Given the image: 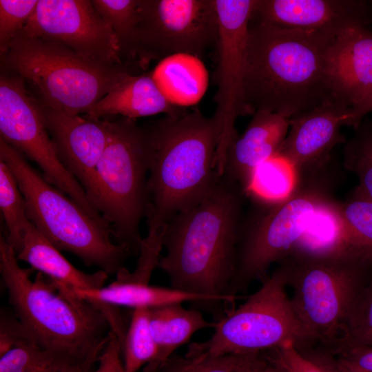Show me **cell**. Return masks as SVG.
<instances>
[{
	"label": "cell",
	"instance_id": "7a4b0ae2",
	"mask_svg": "<svg viewBox=\"0 0 372 372\" xmlns=\"http://www.w3.org/2000/svg\"><path fill=\"white\" fill-rule=\"evenodd\" d=\"M244 196L237 184L219 176L199 203L167 223L165 254L157 267L171 287L204 296L214 307L222 304L225 314L236 308L227 291L245 216Z\"/></svg>",
	"mask_w": 372,
	"mask_h": 372
},
{
	"label": "cell",
	"instance_id": "74e56055",
	"mask_svg": "<svg viewBox=\"0 0 372 372\" xmlns=\"http://www.w3.org/2000/svg\"><path fill=\"white\" fill-rule=\"evenodd\" d=\"M93 372H124L122 343L112 331L109 332L105 345L99 356L97 367Z\"/></svg>",
	"mask_w": 372,
	"mask_h": 372
},
{
	"label": "cell",
	"instance_id": "d6986e66",
	"mask_svg": "<svg viewBox=\"0 0 372 372\" xmlns=\"http://www.w3.org/2000/svg\"><path fill=\"white\" fill-rule=\"evenodd\" d=\"M333 66L337 97L352 107L372 85V26L353 25L337 36Z\"/></svg>",
	"mask_w": 372,
	"mask_h": 372
},
{
	"label": "cell",
	"instance_id": "7c38bea8",
	"mask_svg": "<svg viewBox=\"0 0 372 372\" xmlns=\"http://www.w3.org/2000/svg\"><path fill=\"white\" fill-rule=\"evenodd\" d=\"M0 139L34 162L45 179L72 198L87 214L97 211L77 180L60 161L45 127L39 103L21 77L0 76Z\"/></svg>",
	"mask_w": 372,
	"mask_h": 372
},
{
	"label": "cell",
	"instance_id": "1f68e13d",
	"mask_svg": "<svg viewBox=\"0 0 372 372\" xmlns=\"http://www.w3.org/2000/svg\"><path fill=\"white\" fill-rule=\"evenodd\" d=\"M344 143L343 165L358 180L357 187L372 199V119L366 116Z\"/></svg>",
	"mask_w": 372,
	"mask_h": 372
},
{
	"label": "cell",
	"instance_id": "ba28073f",
	"mask_svg": "<svg viewBox=\"0 0 372 372\" xmlns=\"http://www.w3.org/2000/svg\"><path fill=\"white\" fill-rule=\"evenodd\" d=\"M1 60L3 73L23 79L39 103L76 114H86L130 71L125 65H99L59 43L21 35Z\"/></svg>",
	"mask_w": 372,
	"mask_h": 372
},
{
	"label": "cell",
	"instance_id": "30bf717a",
	"mask_svg": "<svg viewBox=\"0 0 372 372\" xmlns=\"http://www.w3.org/2000/svg\"><path fill=\"white\" fill-rule=\"evenodd\" d=\"M261 283L243 304L216 321L210 338L189 344L186 354H258L291 343L307 347L280 266Z\"/></svg>",
	"mask_w": 372,
	"mask_h": 372
},
{
	"label": "cell",
	"instance_id": "8fae6325",
	"mask_svg": "<svg viewBox=\"0 0 372 372\" xmlns=\"http://www.w3.org/2000/svg\"><path fill=\"white\" fill-rule=\"evenodd\" d=\"M218 18L215 0H138L136 63L176 54L202 56L216 47Z\"/></svg>",
	"mask_w": 372,
	"mask_h": 372
},
{
	"label": "cell",
	"instance_id": "ee69618b",
	"mask_svg": "<svg viewBox=\"0 0 372 372\" xmlns=\"http://www.w3.org/2000/svg\"><path fill=\"white\" fill-rule=\"evenodd\" d=\"M333 361L336 366L342 370L343 372H368L363 370H361L360 369L347 365L346 364H344L340 361H338L335 358L333 357Z\"/></svg>",
	"mask_w": 372,
	"mask_h": 372
},
{
	"label": "cell",
	"instance_id": "bcb514c9",
	"mask_svg": "<svg viewBox=\"0 0 372 372\" xmlns=\"http://www.w3.org/2000/svg\"><path fill=\"white\" fill-rule=\"evenodd\" d=\"M144 372V371H143Z\"/></svg>",
	"mask_w": 372,
	"mask_h": 372
},
{
	"label": "cell",
	"instance_id": "83f0119b",
	"mask_svg": "<svg viewBox=\"0 0 372 372\" xmlns=\"http://www.w3.org/2000/svg\"><path fill=\"white\" fill-rule=\"evenodd\" d=\"M118 41L124 63L136 62L138 0H92Z\"/></svg>",
	"mask_w": 372,
	"mask_h": 372
},
{
	"label": "cell",
	"instance_id": "603a6c76",
	"mask_svg": "<svg viewBox=\"0 0 372 372\" xmlns=\"http://www.w3.org/2000/svg\"><path fill=\"white\" fill-rule=\"evenodd\" d=\"M149 324L158 349L156 360L143 369L156 372L158 368L193 335L203 329L213 328L216 321L207 320L198 309H186L182 304H174L149 309Z\"/></svg>",
	"mask_w": 372,
	"mask_h": 372
},
{
	"label": "cell",
	"instance_id": "7bdbcfd3",
	"mask_svg": "<svg viewBox=\"0 0 372 372\" xmlns=\"http://www.w3.org/2000/svg\"><path fill=\"white\" fill-rule=\"evenodd\" d=\"M261 372H282L273 362L269 360L264 354L261 365Z\"/></svg>",
	"mask_w": 372,
	"mask_h": 372
},
{
	"label": "cell",
	"instance_id": "52a82bcc",
	"mask_svg": "<svg viewBox=\"0 0 372 372\" xmlns=\"http://www.w3.org/2000/svg\"><path fill=\"white\" fill-rule=\"evenodd\" d=\"M105 119V148L85 191L116 242L138 254L143 240L139 225L149 207L146 133L136 119Z\"/></svg>",
	"mask_w": 372,
	"mask_h": 372
},
{
	"label": "cell",
	"instance_id": "7402d4cb",
	"mask_svg": "<svg viewBox=\"0 0 372 372\" xmlns=\"http://www.w3.org/2000/svg\"><path fill=\"white\" fill-rule=\"evenodd\" d=\"M14 253L18 260L28 263L67 291L101 288L108 277L102 270L90 274L76 268L33 225Z\"/></svg>",
	"mask_w": 372,
	"mask_h": 372
},
{
	"label": "cell",
	"instance_id": "4dcf8cb0",
	"mask_svg": "<svg viewBox=\"0 0 372 372\" xmlns=\"http://www.w3.org/2000/svg\"><path fill=\"white\" fill-rule=\"evenodd\" d=\"M83 362H72L28 341L0 356V372H72Z\"/></svg>",
	"mask_w": 372,
	"mask_h": 372
},
{
	"label": "cell",
	"instance_id": "ffe728a7",
	"mask_svg": "<svg viewBox=\"0 0 372 372\" xmlns=\"http://www.w3.org/2000/svg\"><path fill=\"white\" fill-rule=\"evenodd\" d=\"M187 110L170 103L161 93L152 73L126 72L85 116L101 119L110 116L136 119L161 113L176 116Z\"/></svg>",
	"mask_w": 372,
	"mask_h": 372
},
{
	"label": "cell",
	"instance_id": "4316f807",
	"mask_svg": "<svg viewBox=\"0 0 372 372\" xmlns=\"http://www.w3.org/2000/svg\"><path fill=\"white\" fill-rule=\"evenodd\" d=\"M0 208L6 228V242L16 251L32 225L25 198L13 173L0 160Z\"/></svg>",
	"mask_w": 372,
	"mask_h": 372
},
{
	"label": "cell",
	"instance_id": "44dd1931",
	"mask_svg": "<svg viewBox=\"0 0 372 372\" xmlns=\"http://www.w3.org/2000/svg\"><path fill=\"white\" fill-rule=\"evenodd\" d=\"M71 294L92 303L136 309H154L174 304L193 302L211 311L214 307L207 298L172 287H163L117 278L107 287L70 290Z\"/></svg>",
	"mask_w": 372,
	"mask_h": 372
},
{
	"label": "cell",
	"instance_id": "ab89813d",
	"mask_svg": "<svg viewBox=\"0 0 372 372\" xmlns=\"http://www.w3.org/2000/svg\"><path fill=\"white\" fill-rule=\"evenodd\" d=\"M372 112V85L364 98L351 108V117L348 126L355 129L362 121Z\"/></svg>",
	"mask_w": 372,
	"mask_h": 372
},
{
	"label": "cell",
	"instance_id": "836d02e7",
	"mask_svg": "<svg viewBox=\"0 0 372 372\" xmlns=\"http://www.w3.org/2000/svg\"><path fill=\"white\" fill-rule=\"evenodd\" d=\"M356 346L372 347V270L352 306L340 341L330 353Z\"/></svg>",
	"mask_w": 372,
	"mask_h": 372
},
{
	"label": "cell",
	"instance_id": "f35d334b",
	"mask_svg": "<svg viewBox=\"0 0 372 372\" xmlns=\"http://www.w3.org/2000/svg\"><path fill=\"white\" fill-rule=\"evenodd\" d=\"M333 355H337L336 359L344 364L372 372V347H351Z\"/></svg>",
	"mask_w": 372,
	"mask_h": 372
},
{
	"label": "cell",
	"instance_id": "8d00e7d4",
	"mask_svg": "<svg viewBox=\"0 0 372 372\" xmlns=\"http://www.w3.org/2000/svg\"><path fill=\"white\" fill-rule=\"evenodd\" d=\"M0 324V356L19 344L32 341L17 318L1 313Z\"/></svg>",
	"mask_w": 372,
	"mask_h": 372
},
{
	"label": "cell",
	"instance_id": "5b68a950",
	"mask_svg": "<svg viewBox=\"0 0 372 372\" xmlns=\"http://www.w3.org/2000/svg\"><path fill=\"white\" fill-rule=\"evenodd\" d=\"M309 346L331 351L372 270V258L350 247L322 254L291 252L278 263Z\"/></svg>",
	"mask_w": 372,
	"mask_h": 372
},
{
	"label": "cell",
	"instance_id": "d6a6232c",
	"mask_svg": "<svg viewBox=\"0 0 372 372\" xmlns=\"http://www.w3.org/2000/svg\"><path fill=\"white\" fill-rule=\"evenodd\" d=\"M340 207L350 246L372 258V199L356 187Z\"/></svg>",
	"mask_w": 372,
	"mask_h": 372
},
{
	"label": "cell",
	"instance_id": "6da1fadb",
	"mask_svg": "<svg viewBox=\"0 0 372 372\" xmlns=\"http://www.w3.org/2000/svg\"><path fill=\"white\" fill-rule=\"evenodd\" d=\"M337 36L249 21L243 83L249 114L265 111L291 118L338 99Z\"/></svg>",
	"mask_w": 372,
	"mask_h": 372
},
{
	"label": "cell",
	"instance_id": "e0dca14e",
	"mask_svg": "<svg viewBox=\"0 0 372 372\" xmlns=\"http://www.w3.org/2000/svg\"><path fill=\"white\" fill-rule=\"evenodd\" d=\"M38 103L60 161L85 190L105 148L106 119L81 116Z\"/></svg>",
	"mask_w": 372,
	"mask_h": 372
},
{
	"label": "cell",
	"instance_id": "f1b7e54d",
	"mask_svg": "<svg viewBox=\"0 0 372 372\" xmlns=\"http://www.w3.org/2000/svg\"><path fill=\"white\" fill-rule=\"evenodd\" d=\"M260 360L261 353L172 355L156 372H253Z\"/></svg>",
	"mask_w": 372,
	"mask_h": 372
},
{
	"label": "cell",
	"instance_id": "7dc6e473",
	"mask_svg": "<svg viewBox=\"0 0 372 372\" xmlns=\"http://www.w3.org/2000/svg\"><path fill=\"white\" fill-rule=\"evenodd\" d=\"M372 119V118H371Z\"/></svg>",
	"mask_w": 372,
	"mask_h": 372
},
{
	"label": "cell",
	"instance_id": "5bb4252c",
	"mask_svg": "<svg viewBox=\"0 0 372 372\" xmlns=\"http://www.w3.org/2000/svg\"><path fill=\"white\" fill-rule=\"evenodd\" d=\"M19 35L59 43L99 65H126L114 32L90 0H39Z\"/></svg>",
	"mask_w": 372,
	"mask_h": 372
},
{
	"label": "cell",
	"instance_id": "277c9868",
	"mask_svg": "<svg viewBox=\"0 0 372 372\" xmlns=\"http://www.w3.org/2000/svg\"><path fill=\"white\" fill-rule=\"evenodd\" d=\"M148 146L147 222L165 224L199 203L218 178V129L198 108L143 125Z\"/></svg>",
	"mask_w": 372,
	"mask_h": 372
},
{
	"label": "cell",
	"instance_id": "d4e9b609",
	"mask_svg": "<svg viewBox=\"0 0 372 372\" xmlns=\"http://www.w3.org/2000/svg\"><path fill=\"white\" fill-rule=\"evenodd\" d=\"M349 247L340 203L330 196L317 207L291 252L322 254Z\"/></svg>",
	"mask_w": 372,
	"mask_h": 372
},
{
	"label": "cell",
	"instance_id": "9a60e30c",
	"mask_svg": "<svg viewBox=\"0 0 372 372\" xmlns=\"http://www.w3.org/2000/svg\"><path fill=\"white\" fill-rule=\"evenodd\" d=\"M351 108L335 99L293 116L278 154L288 160L299 176L324 170L333 148L347 141L341 127L348 126Z\"/></svg>",
	"mask_w": 372,
	"mask_h": 372
},
{
	"label": "cell",
	"instance_id": "f6af8a7d",
	"mask_svg": "<svg viewBox=\"0 0 372 372\" xmlns=\"http://www.w3.org/2000/svg\"><path fill=\"white\" fill-rule=\"evenodd\" d=\"M261 365H262V356H261V360L259 365L253 372H261Z\"/></svg>",
	"mask_w": 372,
	"mask_h": 372
},
{
	"label": "cell",
	"instance_id": "4fadbf2b",
	"mask_svg": "<svg viewBox=\"0 0 372 372\" xmlns=\"http://www.w3.org/2000/svg\"><path fill=\"white\" fill-rule=\"evenodd\" d=\"M255 0H215L218 18L216 72V109L213 117L218 138L215 167L223 176L227 149L239 136L235 127L238 117L249 115L244 98L247 43Z\"/></svg>",
	"mask_w": 372,
	"mask_h": 372
},
{
	"label": "cell",
	"instance_id": "484cf974",
	"mask_svg": "<svg viewBox=\"0 0 372 372\" xmlns=\"http://www.w3.org/2000/svg\"><path fill=\"white\" fill-rule=\"evenodd\" d=\"M300 181L296 167L279 154L269 158L254 172L245 194L254 200L275 203L288 198Z\"/></svg>",
	"mask_w": 372,
	"mask_h": 372
},
{
	"label": "cell",
	"instance_id": "d590c367",
	"mask_svg": "<svg viewBox=\"0 0 372 372\" xmlns=\"http://www.w3.org/2000/svg\"><path fill=\"white\" fill-rule=\"evenodd\" d=\"M262 353L282 372H327L304 355L293 343Z\"/></svg>",
	"mask_w": 372,
	"mask_h": 372
},
{
	"label": "cell",
	"instance_id": "60d3db41",
	"mask_svg": "<svg viewBox=\"0 0 372 372\" xmlns=\"http://www.w3.org/2000/svg\"><path fill=\"white\" fill-rule=\"evenodd\" d=\"M307 357L327 372H343L336 366L332 356L327 351L319 349L313 350L308 353Z\"/></svg>",
	"mask_w": 372,
	"mask_h": 372
},
{
	"label": "cell",
	"instance_id": "b9f144b4",
	"mask_svg": "<svg viewBox=\"0 0 372 372\" xmlns=\"http://www.w3.org/2000/svg\"><path fill=\"white\" fill-rule=\"evenodd\" d=\"M101 352L95 353L90 356L87 360L82 363L76 370L72 372H93L94 365L97 362L99 355Z\"/></svg>",
	"mask_w": 372,
	"mask_h": 372
},
{
	"label": "cell",
	"instance_id": "3957f363",
	"mask_svg": "<svg viewBox=\"0 0 372 372\" xmlns=\"http://www.w3.org/2000/svg\"><path fill=\"white\" fill-rule=\"evenodd\" d=\"M13 249L0 238V273L17 318L40 348L74 363L101 352L113 306L79 299L38 272L23 269Z\"/></svg>",
	"mask_w": 372,
	"mask_h": 372
},
{
	"label": "cell",
	"instance_id": "f546056e",
	"mask_svg": "<svg viewBox=\"0 0 372 372\" xmlns=\"http://www.w3.org/2000/svg\"><path fill=\"white\" fill-rule=\"evenodd\" d=\"M158 349L154 340L147 309H134L122 344L124 372H138L143 366L154 362Z\"/></svg>",
	"mask_w": 372,
	"mask_h": 372
},
{
	"label": "cell",
	"instance_id": "e575fe53",
	"mask_svg": "<svg viewBox=\"0 0 372 372\" xmlns=\"http://www.w3.org/2000/svg\"><path fill=\"white\" fill-rule=\"evenodd\" d=\"M38 0H0V52L2 56L34 12Z\"/></svg>",
	"mask_w": 372,
	"mask_h": 372
},
{
	"label": "cell",
	"instance_id": "8992f818",
	"mask_svg": "<svg viewBox=\"0 0 372 372\" xmlns=\"http://www.w3.org/2000/svg\"><path fill=\"white\" fill-rule=\"evenodd\" d=\"M0 160L10 169L36 229L59 251L79 258L108 275L125 268L133 254L112 240L110 230L87 214L72 198L48 183L19 151L0 139Z\"/></svg>",
	"mask_w": 372,
	"mask_h": 372
},
{
	"label": "cell",
	"instance_id": "9c48e42d",
	"mask_svg": "<svg viewBox=\"0 0 372 372\" xmlns=\"http://www.w3.org/2000/svg\"><path fill=\"white\" fill-rule=\"evenodd\" d=\"M324 172L300 176L295 192L282 201L254 200L241 224L229 297L236 300L251 283L264 281L271 266L294 249L317 207L331 196Z\"/></svg>",
	"mask_w": 372,
	"mask_h": 372
},
{
	"label": "cell",
	"instance_id": "ac0fdd59",
	"mask_svg": "<svg viewBox=\"0 0 372 372\" xmlns=\"http://www.w3.org/2000/svg\"><path fill=\"white\" fill-rule=\"evenodd\" d=\"M289 126L287 117L256 112L244 133L229 147L223 176L245 193L256 167L278 154Z\"/></svg>",
	"mask_w": 372,
	"mask_h": 372
},
{
	"label": "cell",
	"instance_id": "cb8c5ba5",
	"mask_svg": "<svg viewBox=\"0 0 372 372\" xmlns=\"http://www.w3.org/2000/svg\"><path fill=\"white\" fill-rule=\"evenodd\" d=\"M152 75L166 99L185 107L198 103L208 87V72L200 58L176 54L160 61Z\"/></svg>",
	"mask_w": 372,
	"mask_h": 372
},
{
	"label": "cell",
	"instance_id": "2e32d148",
	"mask_svg": "<svg viewBox=\"0 0 372 372\" xmlns=\"http://www.w3.org/2000/svg\"><path fill=\"white\" fill-rule=\"evenodd\" d=\"M249 21L337 36L353 25L372 26V1L255 0Z\"/></svg>",
	"mask_w": 372,
	"mask_h": 372
}]
</instances>
